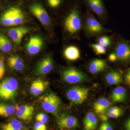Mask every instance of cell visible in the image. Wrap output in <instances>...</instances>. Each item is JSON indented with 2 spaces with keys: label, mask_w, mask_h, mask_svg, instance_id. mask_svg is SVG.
<instances>
[{
  "label": "cell",
  "mask_w": 130,
  "mask_h": 130,
  "mask_svg": "<svg viewBox=\"0 0 130 130\" xmlns=\"http://www.w3.org/2000/svg\"><path fill=\"white\" fill-rule=\"evenodd\" d=\"M26 18L24 13L18 7H10L0 16V23L8 27L21 26L25 23Z\"/></svg>",
  "instance_id": "cell-1"
},
{
  "label": "cell",
  "mask_w": 130,
  "mask_h": 130,
  "mask_svg": "<svg viewBox=\"0 0 130 130\" xmlns=\"http://www.w3.org/2000/svg\"><path fill=\"white\" fill-rule=\"evenodd\" d=\"M81 13L78 6L70 11L64 21V28L69 35L74 36L78 34L82 28Z\"/></svg>",
  "instance_id": "cell-2"
},
{
  "label": "cell",
  "mask_w": 130,
  "mask_h": 130,
  "mask_svg": "<svg viewBox=\"0 0 130 130\" xmlns=\"http://www.w3.org/2000/svg\"><path fill=\"white\" fill-rule=\"evenodd\" d=\"M18 82L16 78L9 77L0 83V98L5 100L14 99L18 93Z\"/></svg>",
  "instance_id": "cell-3"
},
{
  "label": "cell",
  "mask_w": 130,
  "mask_h": 130,
  "mask_svg": "<svg viewBox=\"0 0 130 130\" xmlns=\"http://www.w3.org/2000/svg\"><path fill=\"white\" fill-rule=\"evenodd\" d=\"M89 91V89L88 88L74 86L67 91V96L72 104L81 105L87 100Z\"/></svg>",
  "instance_id": "cell-4"
},
{
  "label": "cell",
  "mask_w": 130,
  "mask_h": 130,
  "mask_svg": "<svg viewBox=\"0 0 130 130\" xmlns=\"http://www.w3.org/2000/svg\"><path fill=\"white\" fill-rule=\"evenodd\" d=\"M61 103L59 98L54 93L51 92L44 98L42 106L46 111L56 115L59 111Z\"/></svg>",
  "instance_id": "cell-5"
},
{
  "label": "cell",
  "mask_w": 130,
  "mask_h": 130,
  "mask_svg": "<svg viewBox=\"0 0 130 130\" xmlns=\"http://www.w3.org/2000/svg\"><path fill=\"white\" fill-rule=\"evenodd\" d=\"M88 13L85 24V29L87 34L94 36L105 32V28L102 25L92 14Z\"/></svg>",
  "instance_id": "cell-6"
},
{
  "label": "cell",
  "mask_w": 130,
  "mask_h": 130,
  "mask_svg": "<svg viewBox=\"0 0 130 130\" xmlns=\"http://www.w3.org/2000/svg\"><path fill=\"white\" fill-rule=\"evenodd\" d=\"M62 76L64 81L70 84L81 83L86 79V76L84 73L73 68L64 70Z\"/></svg>",
  "instance_id": "cell-7"
},
{
  "label": "cell",
  "mask_w": 130,
  "mask_h": 130,
  "mask_svg": "<svg viewBox=\"0 0 130 130\" xmlns=\"http://www.w3.org/2000/svg\"><path fill=\"white\" fill-rule=\"evenodd\" d=\"M31 12L44 26H48L51 23L50 16L47 11L40 3H36L32 4L30 8Z\"/></svg>",
  "instance_id": "cell-8"
},
{
  "label": "cell",
  "mask_w": 130,
  "mask_h": 130,
  "mask_svg": "<svg viewBox=\"0 0 130 130\" xmlns=\"http://www.w3.org/2000/svg\"><path fill=\"white\" fill-rule=\"evenodd\" d=\"M56 123L58 128L62 130L74 129L78 125V121L76 117L67 115H62L59 116Z\"/></svg>",
  "instance_id": "cell-9"
},
{
  "label": "cell",
  "mask_w": 130,
  "mask_h": 130,
  "mask_svg": "<svg viewBox=\"0 0 130 130\" xmlns=\"http://www.w3.org/2000/svg\"><path fill=\"white\" fill-rule=\"evenodd\" d=\"M44 41L41 36L38 35L31 36L26 46V51L30 55H35L41 50Z\"/></svg>",
  "instance_id": "cell-10"
},
{
  "label": "cell",
  "mask_w": 130,
  "mask_h": 130,
  "mask_svg": "<svg viewBox=\"0 0 130 130\" xmlns=\"http://www.w3.org/2000/svg\"><path fill=\"white\" fill-rule=\"evenodd\" d=\"M30 31L29 28L21 26L10 28L8 32L9 37L13 42L17 44H19L24 37Z\"/></svg>",
  "instance_id": "cell-11"
},
{
  "label": "cell",
  "mask_w": 130,
  "mask_h": 130,
  "mask_svg": "<svg viewBox=\"0 0 130 130\" xmlns=\"http://www.w3.org/2000/svg\"><path fill=\"white\" fill-rule=\"evenodd\" d=\"M53 62L50 56L43 58L38 64L36 72L38 75H45L50 72L53 68Z\"/></svg>",
  "instance_id": "cell-12"
},
{
  "label": "cell",
  "mask_w": 130,
  "mask_h": 130,
  "mask_svg": "<svg viewBox=\"0 0 130 130\" xmlns=\"http://www.w3.org/2000/svg\"><path fill=\"white\" fill-rule=\"evenodd\" d=\"M115 53L118 59L123 61L130 60V45L127 43L121 42L116 45Z\"/></svg>",
  "instance_id": "cell-13"
},
{
  "label": "cell",
  "mask_w": 130,
  "mask_h": 130,
  "mask_svg": "<svg viewBox=\"0 0 130 130\" xmlns=\"http://www.w3.org/2000/svg\"><path fill=\"white\" fill-rule=\"evenodd\" d=\"M33 106L29 105L16 106V115L18 118L24 121H28L31 119L34 112Z\"/></svg>",
  "instance_id": "cell-14"
},
{
  "label": "cell",
  "mask_w": 130,
  "mask_h": 130,
  "mask_svg": "<svg viewBox=\"0 0 130 130\" xmlns=\"http://www.w3.org/2000/svg\"><path fill=\"white\" fill-rule=\"evenodd\" d=\"M89 8L98 16L102 17L106 14L105 5L102 0H85Z\"/></svg>",
  "instance_id": "cell-15"
},
{
  "label": "cell",
  "mask_w": 130,
  "mask_h": 130,
  "mask_svg": "<svg viewBox=\"0 0 130 130\" xmlns=\"http://www.w3.org/2000/svg\"><path fill=\"white\" fill-rule=\"evenodd\" d=\"M47 81L41 79L33 81L30 87V92L33 95H39L44 92L47 88L48 85Z\"/></svg>",
  "instance_id": "cell-16"
},
{
  "label": "cell",
  "mask_w": 130,
  "mask_h": 130,
  "mask_svg": "<svg viewBox=\"0 0 130 130\" xmlns=\"http://www.w3.org/2000/svg\"><path fill=\"white\" fill-rule=\"evenodd\" d=\"M111 105L109 100L104 98L98 99L93 105L94 111L98 115L105 114Z\"/></svg>",
  "instance_id": "cell-17"
},
{
  "label": "cell",
  "mask_w": 130,
  "mask_h": 130,
  "mask_svg": "<svg viewBox=\"0 0 130 130\" xmlns=\"http://www.w3.org/2000/svg\"><path fill=\"white\" fill-rule=\"evenodd\" d=\"M7 61L9 67L16 71H22L24 68L23 60L18 55H13L8 57Z\"/></svg>",
  "instance_id": "cell-18"
},
{
  "label": "cell",
  "mask_w": 130,
  "mask_h": 130,
  "mask_svg": "<svg viewBox=\"0 0 130 130\" xmlns=\"http://www.w3.org/2000/svg\"><path fill=\"white\" fill-rule=\"evenodd\" d=\"M126 97V90L122 86H119L115 89L111 95L112 101L114 103L124 102Z\"/></svg>",
  "instance_id": "cell-19"
},
{
  "label": "cell",
  "mask_w": 130,
  "mask_h": 130,
  "mask_svg": "<svg viewBox=\"0 0 130 130\" xmlns=\"http://www.w3.org/2000/svg\"><path fill=\"white\" fill-rule=\"evenodd\" d=\"M85 130H95L97 127L98 120L94 113L89 112L84 120Z\"/></svg>",
  "instance_id": "cell-20"
},
{
  "label": "cell",
  "mask_w": 130,
  "mask_h": 130,
  "mask_svg": "<svg viewBox=\"0 0 130 130\" xmlns=\"http://www.w3.org/2000/svg\"><path fill=\"white\" fill-rule=\"evenodd\" d=\"M106 66L104 60L96 59L91 61L89 66V70L91 73L95 74L103 71Z\"/></svg>",
  "instance_id": "cell-21"
},
{
  "label": "cell",
  "mask_w": 130,
  "mask_h": 130,
  "mask_svg": "<svg viewBox=\"0 0 130 130\" xmlns=\"http://www.w3.org/2000/svg\"><path fill=\"white\" fill-rule=\"evenodd\" d=\"M64 55L67 60L70 61L76 60L80 58L79 49L73 46H69L65 49Z\"/></svg>",
  "instance_id": "cell-22"
},
{
  "label": "cell",
  "mask_w": 130,
  "mask_h": 130,
  "mask_svg": "<svg viewBox=\"0 0 130 130\" xmlns=\"http://www.w3.org/2000/svg\"><path fill=\"white\" fill-rule=\"evenodd\" d=\"M23 129L22 123L15 119L0 125V130H23Z\"/></svg>",
  "instance_id": "cell-23"
},
{
  "label": "cell",
  "mask_w": 130,
  "mask_h": 130,
  "mask_svg": "<svg viewBox=\"0 0 130 130\" xmlns=\"http://www.w3.org/2000/svg\"><path fill=\"white\" fill-rule=\"evenodd\" d=\"M106 80L109 85H115L120 83L122 81V77L119 73L116 71L109 72L106 75Z\"/></svg>",
  "instance_id": "cell-24"
},
{
  "label": "cell",
  "mask_w": 130,
  "mask_h": 130,
  "mask_svg": "<svg viewBox=\"0 0 130 130\" xmlns=\"http://www.w3.org/2000/svg\"><path fill=\"white\" fill-rule=\"evenodd\" d=\"M12 45L6 36L0 33V51L4 53H8L11 51Z\"/></svg>",
  "instance_id": "cell-25"
},
{
  "label": "cell",
  "mask_w": 130,
  "mask_h": 130,
  "mask_svg": "<svg viewBox=\"0 0 130 130\" xmlns=\"http://www.w3.org/2000/svg\"><path fill=\"white\" fill-rule=\"evenodd\" d=\"M16 111V108L12 105L0 103V116L8 117L12 115Z\"/></svg>",
  "instance_id": "cell-26"
},
{
  "label": "cell",
  "mask_w": 130,
  "mask_h": 130,
  "mask_svg": "<svg viewBox=\"0 0 130 130\" xmlns=\"http://www.w3.org/2000/svg\"><path fill=\"white\" fill-rule=\"evenodd\" d=\"M91 47L93 48V50L97 55L104 54L106 53L105 47L100 44H93L91 45Z\"/></svg>",
  "instance_id": "cell-27"
},
{
  "label": "cell",
  "mask_w": 130,
  "mask_h": 130,
  "mask_svg": "<svg viewBox=\"0 0 130 130\" xmlns=\"http://www.w3.org/2000/svg\"><path fill=\"white\" fill-rule=\"evenodd\" d=\"M99 44L105 47L108 46L111 43V40L109 37L106 36L101 37L98 40Z\"/></svg>",
  "instance_id": "cell-28"
},
{
  "label": "cell",
  "mask_w": 130,
  "mask_h": 130,
  "mask_svg": "<svg viewBox=\"0 0 130 130\" xmlns=\"http://www.w3.org/2000/svg\"><path fill=\"white\" fill-rule=\"evenodd\" d=\"M5 72V58L0 55V80L4 76Z\"/></svg>",
  "instance_id": "cell-29"
},
{
  "label": "cell",
  "mask_w": 130,
  "mask_h": 130,
  "mask_svg": "<svg viewBox=\"0 0 130 130\" xmlns=\"http://www.w3.org/2000/svg\"><path fill=\"white\" fill-rule=\"evenodd\" d=\"M48 116L46 115L43 113L38 114L36 117V120L38 122H41L45 124L48 120Z\"/></svg>",
  "instance_id": "cell-30"
},
{
  "label": "cell",
  "mask_w": 130,
  "mask_h": 130,
  "mask_svg": "<svg viewBox=\"0 0 130 130\" xmlns=\"http://www.w3.org/2000/svg\"><path fill=\"white\" fill-rule=\"evenodd\" d=\"M47 2L50 7L55 8L59 7L62 2V0H47Z\"/></svg>",
  "instance_id": "cell-31"
},
{
  "label": "cell",
  "mask_w": 130,
  "mask_h": 130,
  "mask_svg": "<svg viewBox=\"0 0 130 130\" xmlns=\"http://www.w3.org/2000/svg\"><path fill=\"white\" fill-rule=\"evenodd\" d=\"M98 130H112V128L109 123L104 121L101 124Z\"/></svg>",
  "instance_id": "cell-32"
},
{
  "label": "cell",
  "mask_w": 130,
  "mask_h": 130,
  "mask_svg": "<svg viewBox=\"0 0 130 130\" xmlns=\"http://www.w3.org/2000/svg\"><path fill=\"white\" fill-rule=\"evenodd\" d=\"M34 129L35 130H47V127L44 123L37 121L35 124Z\"/></svg>",
  "instance_id": "cell-33"
},
{
  "label": "cell",
  "mask_w": 130,
  "mask_h": 130,
  "mask_svg": "<svg viewBox=\"0 0 130 130\" xmlns=\"http://www.w3.org/2000/svg\"><path fill=\"white\" fill-rule=\"evenodd\" d=\"M123 113L122 111H120L112 112H107L106 115L108 118H116L121 116Z\"/></svg>",
  "instance_id": "cell-34"
},
{
  "label": "cell",
  "mask_w": 130,
  "mask_h": 130,
  "mask_svg": "<svg viewBox=\"0 0 130 130\" xmlns=\"http://www.w3.org/2000/svg\"><path fill=\"white\" fill-rule=\"evenodd\" d=\"M108 59L110 61L112 62H114L116 61L118 59L117 58V55H116L115 53H112L109 55V56H108Z\"/></svg>",
  "instance_id": "cell-35"
},
{
  "label": "cell",
  "mask_w": 130,
  "mask_h": 130,
  "mask_svg": "<svg viewBox=\"0 0 130 130\" xmlns=\"http://www.w3.org/2000/svg\"><path fill=\"white\" fill-rule=\"evenodd\" d=\"M125 80L126 83L130 86V67L128 69L125 74Z\"/></svg>",
  "instance_id": "cell-36"
},
{
  "label": "cell",
  "mask_w": 130,
  "mask_h": 130,
  "mask_svg": "<svg viewBox=\"0 0 130 130\" xmlns=\"http://www.w3.org/2000/svg\"><path fill=\"white\" fill-rule=\"evenodd\" d=\"M122 111L121 108L116 106L112 107L109 108L107 110L108 112H112L120 111Z\"/></svg>",
  "instance_id": "cell-37"
},
{
  "label": "cell",
  "mask_w": 130,
  "mask_h": 130,
  "mask_svg": "<svg viewBox=\"0 0 130 130\" xmlns=\"http://www.w3.org/2000/svg\"><path fill=\"white\" fill-rule=\"evenodd\" d=\"M100 118L103 121H107L108 119V117L107 116V115H106L105 114H103L99 115Z\"/></svg>",
  "instance_id": "cell-38"
},
{
  "label": "cell",
  "mask_w": 130,
  "mask_h": 130,
  "mask_svg": "<svg viewBox=\"0 0 130 130\" xmlns=\"http://www.w3.org/2000/svg\"><path fill=\"white\" fill-rule=\"evenodd\" d=\"M125 128L126 130H130V119L128 120L126 123Z\"/></svg>",
  "instance_id": "cell-39"
}]
</instances>
